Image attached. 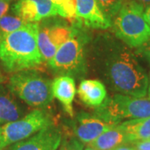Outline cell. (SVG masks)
Segmentation results:
<instances>
[{"mask_svg": "<svg viewBox=\"0 0 150 150\" xmlns=\"http://www.w3.org/2000/svg\"><path fill=\"white\" fill-rule=\"evenodd\" d=\"M73 31V28L62 24L44 27L39 25L38 44L43 61L48 62L54 57L59 47L71 37Z\"/></svg>", "mask_w": 150, "mask_h": 150, "instance_id": "ba28073f", "label": "cell"}, {"mask_svg": "<svg viewBox=\"0 0 150 150\" xmlns=\"http://www.w3.org/2000/svg\"><path fill=\"white\" fill-rule=\"evenodd\" d=\"M12 10L26 23H38L43 18L59 15L57 5L51 0H18Z\"/></svg>", "mask_w": 150, "mask_h": 150, "instance_id": "9c48e42d", "label": "cell"}, {"mask_svg": "<svg viewBox=\"0 0 150 150\" xmlns=\"http://www.w3.org/2000/svg\"><path fill=\"white\" fill-rule=\"evenodd\" d=\"M139 48L141 53L144 55L145 58L148 59L150 63V38Z\"/></svg>", "mask_w": 150, "mask_h": 150, "instance_id": "7402d4cb", "label": "cell"}, {"mask_svg": "<svg viewBox=\"0 0 150 150\" xmlns=\"http://www.w3.org/2000/svg\"><path fill=\"white\" fill-rule=\"evenodd\" d=\"M3 1H5V2H8V3H9V2H12V1H14V0H3Z\"/></svg>", "mask_w": 150, "mask_h": 150, "instance_id": "f546056e", "label": "cell"}, {"mask_svg": "<svg viewBox=\"0 0 150 150\" xmlns=\"http://www.w3.org/2000/svg\"><path fill=\"white\" fill-rule=\"evenodd\" d=\"M53 125L47 112L35 109L16 121L0 126V134L5 147L30 138L40 130Z\"/></svg>", "mask_w": 150, "mask_h": 150, "instance_id": "8992f818", "label": "cell"}, {"mask_svg": "<svg viewBox=\"0 0 150 150\" xmlns=\"http://www.w3.org/2000/svg\"><path fill=\"white\" fill-rule=\"evenodd\" d=\"M24 111L8 86L0 84V125L16 121Z\"/></svg>", "mask_w": 150, "mask_h": 150, "instance_id": "5bb4252c", "label": "cell"}, {"mask_svg": "<svg viewBox=\"0 0 150 150\" xmlns=\"http://www.w3.org/2000/svg\"><path fill=\"white\" fill-rule=\"evenodd\" d=\"M4 82H5V77L4 76L2 71H1V69H0V84H2Z\"/></svg>", "mask_w": 150, "mask_h": 150, "instance_id": "4316f807", "label": "cell"}, {"mask_svg": "<svg viewBox=\"0 0 150 150\" xmlns=\"http://www.w3.org/2000/svg\"><path fill=\"white\" fill-rule=\"evenodd\" d=\"M97 113L99 118L114 124L124 118H147L150 117V99L118 93L107 98L97 108Z\"/></svg>", "mask_w": 150, "mask_h": 150, "instance_id": "5b68a950", "label": "cell"}, {"mask_svg": "<svg viewBox=\"0 0 150 150\" xmlns=\"http://www.w3.org/2000/svg\"><path fill=\"white\" fill-rule=\"evenodd\" d=\"M113 150H136L134 146H129V145L121 144L116 147Z\"/></svg>", "mask_w": 150, "mask_h": 150, "instance_id": "cb8c5ba5", "label": "cell"}, {"mask_svg": "<svg viewBox=\"0 0 150 150\" xmlns=\"http://www.w3.org/2000/svg\"><path fill=\"white\" fill-rule=\"evenodd\" d=\"M104 15L111 19L116 16L123 4V0H96Z\"/></svg>", "mask_w": 150, "mask_h": 150, "instance_id": "d6986e66", "label": "cell"}, {"mask_svg": "<svg viewBox=\"0 0 150 150\" xmlns=\"http://www.w3.org/2000/svg\"><path fill=\"white\" fill-rule=\"evenodd\" d=\"M84 150H98V149H94V148H93V147H91V146H88V147H87Z\"/></svg>", "mask_w": 150, "mask_h": 150, "instance_id": "f1b7e54d", "label": "cell"}, {"mask_svg": "<svg viewBox=\"0 0 150 150\" xmlns=\"http://www.w3.org/2000/svg\"><path fill=\"white\" fill-rule=\"evenodd\" d=\"M105 75L109 84L119 93L144 98L149 79L144 69L127 48H114L105 60Z\"/></svg>", "mask_w": 150, "mask_h": 150, "instance_id": "7a4b0ae2", "label": "cell"}, {"mask_svg": "<svg viewBox=\"0 0 150 150\" xmlns=\"http://www.w3.org/2000/svg\"><path fill=\"white\" fill-rule=\"evenodd\" d=\"M26 23H28L18 16H3L0 18V37L15 31L19 28L24 26Z\"/></svg>", "mask_w": 150, "mask_h": 150, "instance_id": "ac0fdd59", "label": "cell"}, {"mask_svg": "<svg viewBox=\"0 0 150 150\" xmlns=\"http://www.w3.org/2000/svg\"><path fill=\"white\" fill-rule=\"evenodd\" d=\"M60 150H62V149H60Z\"/></svg>", "mask_w": 150, "mask_h": 150, "instance_id": "4dcf8cb0", "label": "cell"}, {"mask_svg": "<svg viewBox=\"0 0 150 150\" xmlns=\"http://www.w3.org/2000/svg\"><path fill=\"white\" fill-rule=\"evenodd\" d=\"M134 1L138 3V4H139L140 5L143 6L144 8L150 6V0H134Z\"/></svg>", "mask_w": 150, "mask_h": 150, "instance_id": "d4e9b609", "label": "cell"}, {"mask_svg": "<svg viewBox=\"0 0 150 150\" xmlns=\"http://www.w3.org/2000/svg\"><path fill=\"white\" fill-rule=\"evenodd\" d=\"M116 124L108 123L101 118L81 114L78 117L74 132L82 143L90 144L103 133L114 127Z\"/></svg>", "mask_w": 150, "mask_h": 150, "instance_id": "7c38bea8", "label": "cell"}, {"mask_svg": "<svg viewBox=\"0 0 150 150\" xmlns=\"http://www.w3.org/2000/svg\"><path fill=\"white\" fill-rule=\"evenodd\" d=\"M8 8H9V4L8 2L0 0V18L3 16H4V14L8 12Z\"/></svg>", "mask_w": 150, "mask_h": 150, "instance_id": "603a6c76", "label": "cell"}, {"mask_svg": "<svg viewBox=\"0 0 150 150\" xmlns=\"http://www.w3.org/2000/svg\"><path fill=\"white\" fill-rule=\"evenodd\" d=\"M144 16H145V18H146V20H147V22H148V23H149V27H150V6L147 7V8H145Z\"/></svg>", "mask_w": 150, "mask_h": 150, "instance_id": "484cf974", "label": "cell"}, {"mask_svg": "<svg viewBox=\"0 0 150 150\" xmlns=\"http://www.w3.org/2000/svg\"><path fill=\"white\" fill-rule=\"evenodd\" d=\"M134 147L136 150H150V139L134 142Z\"/></svg>", "mask_w": 150, "mask_h": 150, "instance_id": "44dd1931", "label": "cell"}, {"mask_svg": "<svg viewBox=\"0 0 150 150\" xmlns=\"http://www.w3.org/2000/svg\"><path fill=\"white\" fill-rule=\"evenodd\" d=\"M51 84L52 82L38 71L26 69L12 74L8 87L30 107L42 108L54 99Z\"/></svg>", "mask_w": 150, "mask_h": 150, "instance_id": "277c9868", "label": "cell"}, {"mask_svg": "<svg viewBox=\"0 0 150 150\" xmlns=\"http://www.w3.org/2000/svg\"><path fill=\"white\" fill-rule=\"evenodd\" d=\"M118 126L124 132L128 142L150 139V117L130 119Z\"/></svg>", "mask_w": 150, "mask_h": 150, "instance_id": "2e32d148", "label": "cell"}, {"mask_svg": "<svg viewBox=\"0 0 150 150\" xmlns=\"http://www.w3.org/2000/svg\"><path fill=\"white\" fill-rule=\"evenodd\" d=\"M78 94L81 101L89 107L98 108L107 98L104 84L98 79H85L80 83Z\"/></svg>", "mask_w": 150, "mask_h": 150, "instance_id": "9a60e30c", "label": "cell"}, {"mask_svg": "<svg viewBox=\"0 0 150 150\" xmlns=\"http://www.w3.org/2000/svg\"><path fill=\"white\" fill-rule=\"evenodd\" d=\"M39 24L28 23L0 37V65L8 74L33 69L43 64L38 44Z\"/></svg>", "mask_w": 150, "mask_h": 150, "instance_id": "6da1fadb", "label": "cell"}, {"mask_svg": "<svg viewBox=\"0 0 150 150\" xmlns=\"http://www.w3.org/2000/svg\"><path fill=\"white\" fill-rule=\"evenodd\" d=\"M61 141V132L51 125L28 139L15 143L9 150H57Z\"/></svg>", "mask_w": 150, "mask_h": 150, "instance_id": "30bf717a", "label": "cell"}, {"mask_svg": "<svg viewBox=\"0 0 150 150\" xmlns=\"http://www.w3.org/2000/svg\"><path fill=\"white\" fill-rule=\"evenodd\" d=\"M76 20L86 27L106 29L112 25L111 19L104 15L96 0H75Z\"/></svg>", "mask_w": 150, "mask_h": 150, "instance_id": "8fae6325", "label": "cell"}, {"mask_svg": "<svg viewBox=\"0 0 150 150\" xmlns=\"http://www.w3.org/2000/svg\"><path fill=\"white\" fill-rule=\"evenodd\" d=\"M62 150H83V143L73 139L61 147Z\"/></svg>", "mask_w": 150, "mask_h": 150, "instance_id": "ffe728a7", "label": "cell"}, {"mask_svg": "<svg viewBox=\"0 0 150 150\" xmlns=\"http://www.w3.org/2000/svg\"><path fill=\"white\" fill-rule=\"evenodd\" d=\"M116 37L131 48H139L150 38L144 8L133 1L123 3L113 21Z\"/></svg>", "mask_w": 150, "mask_h": 150, "instance_id": "3957f363", "label": "cell"}, {"mask_svg": "<svg viewBox=\"0 0 150 150\" xmlns=\"http://www.w3.org/2000/svg\"><path fill=\"white\" fill-rule=\"evenodd\" d=\"M48 63L52 69L60 74H75L83 69V48L75 29Z\"/></svg>", "mask_w": 150, "mask_h": 150, "instance_id": "52a82bcc", "label": "cell"}, {"mask_svg": "<svg viewBox=\"0 0 150 150\" xmlns=\"http://www.w3.org/2000/svg\"><path fill=\"white\" fill-rule=\"evenodd\" d=\"M4 148H6V147L4 145V140L2 139V136L0 134V150H3Z\"/></svg>", "mask_w": 150, "mask_h": 150, "instance_id": "83f0119b", "label": "cell"}, {"mask_svg": "<svg viewBox=\"0 0 150 150\" xmlns=\"http://www.w3.org/2000/svg\"><path fill=\"white\" fill-rule=\"evenodd\" d=\"M52 92L70 117H74L73 102L76 93L74 79L68 75H62L52 81Z\"/></svg>", "mask_w": 150, "mask_h": 150, "instance_id": "4fadbf2b", "label": "cell"}, {"mask_svg": "<svg viewBox=\"0 0 150 150\" xmlns=\"http://www.w3.org/2000/svg\"><path fill=\"white\" fill-rule=\"evenodd\" d=\"M125 142L128 141L124 132L118 125H115L99 135L89 144V146L98 150H113Z\"/></svg>", "mask_w": 150, "mask_h": 150, "instance_id": "e0dca14e", "label": "cell"}]
</instances>
